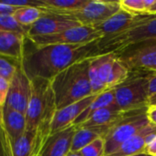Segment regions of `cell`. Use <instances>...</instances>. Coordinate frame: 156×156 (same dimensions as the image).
<instances>
[{
    "mask_svg": "<svg viewBox=\"0 0 156 156\" xmlns=\"http://www.w3.org/2000/svg\"><path fill=\"white\" fill-rule=\"evenodd\" d=\"M148 15H156V0H154V3L153 4V5L149 9Z\"/></svg>",
    "mask_w": 156,
    "mask_h": 156,
    "instance_id": "obj_36",
    "label": "cell"
},
{
    "mask_svg": "<svg viewBox=\"0 0 156 156\" xmlns=\"http://www.w3.org/2000/svg\"><path fill=\"white\" fill-rule=\"evenodd\" d=\"M26 37L27 36L19 33L0 31V56L21 63Z\"/></svg>",
    "mask_w": 156,
    "mask_h": 156,
    "instance_id": "obj_19",
    "label": "cell"
},
{
    "mask_svg": "<svg viewBox=\"0 0 156 156\" xmlns=\"http://www.w3.org/2000/svg\"><path fill=\"white\" fill-rule=\"evenodd\" d=\"M97 96L98 95H91L65 108L57 110L51 122L50 133H57L73 125L78 117L88 108Z\"/></svg>",
    "mask_w": 156,
    "mask_h": 156,
    "instance_id": "obj_15",
    "label": "cell"
},
{
    "mask_svg": "<svg viewBox=\"0 0 156 156\" xmlns=\"http://www.w3.org/2000/svg\"><path fill=\"white\" fill-rule=\"evenodd\" d=\"M120 9L121 5L119 1L90 0L81 9L69 14L73 16L80 25L93 27L106 21Z\"/></svg>",
    "mask_w": 156,
    "mask_h": 156,
    "instance_id": "obj_11",
    "label": "cell"
},
{
    "mask_svg": "<svg viewBox=\"0 0 156 156\" xmlns=\"http://www.w3.org/2000/svg\"><path fill=\"white\" fill-rule=\"evenodd\" d=\"M16 7H13L11 5H8L2 1H0V14H8L13 15V13L16 11Z\"/></svg>",
    "mask_w": 156,
    "mask_h": 156,
    "instance_id": "obj_33",
    "label": "cell"
},
{
    "mask_svg": "<svg viewBox=\"0 0 156 156\" xmlns=\"http://www.w3.org/2000/svg\"><path fill=\"white\" fill-rule=\"evenodd\" d=\"M129 75V69L113 52L101 54L90 60L89 79L94 95L114 89Z\"/></svg>",
    "mask_w": 156,
    "mask_h": 156,
    "instance_id": "obj_4",
    "label": "cell"
},
{
    "mask_svg": "<svg viewBox=\"0 0 156 156\" xmlns=\"http://www.w3.org/2000/svg\"><path fill=\"white\" fill-rule=\"evenodd\" d=\"M115 54L130 73L156 74V37L131 44Z\"/></svg>",
    "mask_w": 156,
    "mask_h": 156,
    "instance_id": "obj_6",
    "label": "cell"
},
{
    "mask_svg": "<svg viewBox=\"0 0 156 156\" xmlns=\"http://www.w3.org/2000/svg\"><path fill=\"white\" fill-rule=\"evenodd\" d=\"M150 15H135L124 9H120L116 14L101 24L93 27L101 35V38L114 37L133 27L145 20Z\"/></svg>",
    "mask_w": 156,
    "mask_h": 156,
    "instance_id": "obj_13",
    "label": "cell"
},
{
    "mask_svg": "<svg viewBox=\"0 0 156 156\" xmlns=\"http://www.w3.org/2000/svg\"><path fill=\"white\" fill-rule=\"evenodd\" d=\"M131 156H150V155H148L147 154H135V155H131Z\"/></svg>",
    "mask_w": 156,
    "mask_h": 156,
    "instance_id": "obj_39",
    "label": "cell"
},
{
    "mask_svg": "<svg viewBox=\"0 0 156 156\" xmlns=\"http://www.w3.org/2000/svg\"><path fill=\"white\" fill-rule=\"evenodd\" d=\"M31 99L26 112L27 131L35 135L40 153L46 139L50 134L51 122L57 106L50 80L35 78L31 80Z\"/></svg>",
    "mask_w": 156,
    "mask_h": 156,
    "instance_id": "obj_2",
    "label": "cell"
},
{
    "mask_svg": "<svg viewBox=\"0 0 156 156\" xmlns=\"http://www.w3.org/2000/svg\"><path fill=\"white\" fill-rule=\"evenodd\" d=\"M156 136V125L149 123L137 134L124 142L115 152L107 156H131L145 154L147 144Z\"/></svg>",
    "mask_w": 156,
    "mask_h": 156,
    "instance_id": "obj_16",
    "label": "cell"
},
{
    "mask_svg": "<svg viewBox=\"0 0 156 156\" xmlns=\"http://www.w3.org/2000/svg\"><path fill=\"white\" fill-rule=\"evenodd\" d=\"M156 94V74L152 75L149 81V96H154Z\"/></svg>",
    "mask_w": 156,
    "mask_h": 156,
    "instance_id": "obj_34",
    "label": "cell"
},
{
    "mask_svg": "<svg viewBox=\"0 0 156 156\" xmlns=\"http://www.w3.org/2000/svg\"><path fill=\"white\" fill-rule=\"evenodd\" d=\"M0 122H1V119H0Z\"/></svg>",
    "mask_w": 156,
    "mask_h": 156,
    "instance_id": "obj_40",
    "label": "cell"
},
{
    "mask_svg": "<svg viewBox=\"0 0 156 156\" xmlns=\"http://www.w3.org/2000/svg\"><path fill=\"white\" fill-rule=\"evenodd\" d=\"M9 84H10V80L0 77V119H1L2 110L6 102V98L9 90Z\"/></svg>",
    "mask_w": 156,
    "mask_h": 156,
    "instance_id": "obj_30",
    "label": "cell"
},
{
    "mask_svg": "<svg viewBox=\"0 0 156 156\" xmlns=\"http://www.w3.org/2000/svg\"><path fill=\"white\" fill-rule=\"evenodd\" d=\"M80 154L82 156H106L105 143L103 138H99L81 149Z\"/></svg>",
    "mask_w": 156,
    "mask_h": 156,
    "instance_id": "obj_28",
    "label": "cell"
},
{
    "mask_svg": "<svg viewBox=\"0 0 156 156\" xmlns=\"http://www.w3.org/2000/svg\"><path fill=\"white\" fill-rule=\"evenodd\" d=\"M154 37H156V15H150L145 20L122 34L101 38L99 48L102 53H115L131 44Z\"/></svg>",
    "mask_w": 156,
    "mask_h": 156,
    "instance_id": "obj_8",
    "label": "cell"
},
{
    "mask_svg": "<svg viewBox=\"0 0 156 156\" xmlns=\"http://www.w3.org/2000/svg\"><path fill=\"white\" fill-rule=\"evenodd\" d=\"M76 126L71 125L66 129L50 133L46 139L41 151L40 156H67L71 150L73 136Z\"/></svg>",
    "mask_w": 156,
    "mask_h": 156,
    "instance_id": "obj_14",
    "label": "cell"
},
{
    "mask_svg": "<svg viewBox=\"0 0 156 156\" xmlns=\"http://www.w3.org/2000/svg\"><path fill=\"white\" fill-rule=\"evenodd\" d=\"M21 63L12 58L0 56V77L11 80Z\"/></svg>",
    "mask_w": 156,
    "mask_h": 156,
    "instance_id": "obj_27",
    "label": "cell"
},
{
    "mask_svg": "<svg viewBox=\"0 0 156 156\" xmlns=\"http://www.w3.org/2000/svg\"><path fill=\"white\" fill-rule=\"evenodd\" d=\"M144 153L150 156H156V136L147 144Z\"/></svg>",
    "mask_w": 156,
    "mask_h": 156,
    "instance_id": "obj_31",
    "label": "cell"
},
{
    "mask_svg": "<svg viewBox=\"0 0 156 156\" xmlns=\"http://www.w3.org/2000/svg\"><path fill=\"white\" fill-rule=\"evenodd\" d=\"M148 108V107H147ZM144 110V109H143ZM141 111V110H139ZM122 112L116 103L95 112L89 120L82 124L76 127H112L115 123L126 118L127 116L136 112Z\"/></svg>",
    "mask_w": 156,
    "mask_h": 156,
    "instance_id": "obj_18",
    "label": "cell"
},
{
    "mask_svg": "<svg viewBox=\"0 0 156 156\" xmlns=\"http://www.w3.org/2000/svg\"><path fill=\"white\" fill-rule=\"evenodd\" d=\"M44 12V7H19L13 13V16L20 26L29 28L42 16Z\"/></svg>",
    "mask_w": 156,
    "mask_h": 156,
    "instance_id": "obj_23",
    "label": "cell"
},
{
    "mask_svg": "<svg viewBox=\"0 0 156 156\" xmlns=\"http://www.w3.org/2000/svg\"><path fill=\"white\" fill-rule=\"evenodd\" d=\"M115 104V96H114V90H107L103 93L99 94L95 100L88 106V108L78 117V119L74 122L73 125L74 126H79L80 124H82L83 122H85L87 120L90 119V117L97 111L113 105Z\"/></svg>",
    "mask_w": 156,
    "mask_h": 156,
    "instance_id": "obj_22",
    "label": "cell"
},
{
    "mask_svg": "<svg viewBox=\"0 0 156 156\" xmlns=\"http://www.w3.org/2000/svg\"><path fill=\"white\" fill-rule=\"evenodd\" d=\"M148 106H156V94L154 96H151L149 98V103Z\"/></svg>",
    "mask_w": 156,
    "mask_h": 156,
    "instance_id": "obj_37",
    "label": "cell"
},
{
    "mask_svg": "<svg viewBox=\"0 0 156 156\" xmlns=\"http://www.w3.org/2000/svg\"><path fill=\"white\" fill-rule=\"evenodd\" d=\"M27 38L35 47H43L48 45L87 44L101 39V35L94 27L81 25L56 34Z\"/></svg>",
    "mask_w": 156,
    "mask_h": 156,
    "instance_id": "obj_9",
    "label": "cell"
},
{
    "mask_svg": "<svg viewBox=\"0 0 156 156\" xmlns=\"http://www.w3.org/2000/svg\"><path fill=\"white\" fill-rule=\"evenodd\" d=\"M112 127H76L70 152L81 149L99 138H103Z\"/></svg>",
    "mask_w": 156,
    "mask_h": 156,
    "instance_id": "obj_21",
    "label": "cell"
},
{
    "mask_svg": "<svg viewBox=\"0 0 156 156\" xmlns=\"http://www.w3.org/2000/svg\"><path fill=\"white\" fill-rule=\"evenodd\" d=\"M90 0H43L45 8L65 14L81 9Z\"/></svg>",
    "mask_w": 156,
    "mask_h": 156,
    "instance_id": "obj_24",
    "label": "cell"
},
{
    "mask_svg": "<svg viewBox=\"0 0 156 156\" xmlns=\"http://www.w3.org/2000/svg\"><path fill=\"white\" fill-rule=\"evenodd\" d=\"M7 156H9V155H8V154H7Z\"/></svg>",
    "mask_w": 156,
    "mask_h": 156,
    "instance_id": "obj_41",
    "label": "cell"
},
{
    "mask_svg": "<svg viewBox=\"0 0 156 156\" xmlns=\"http://www.w3.org/2000/svg\"><path fill=\"white\" fill-rule=\"evenodd\" d=\"M44 9L45 12L42 16L29 27L27 37L48 36L81 26L80 23L69 14L51 11L45 7Z\"/></svg>",
    "mask_w": 156,
    "mask_h": 156,
    "instance_id": "obj_10",
    "label": "cell"
},
{
    "mask_svg": "<svg viewBox=\"0 0 156 156\" xmlns=\"http://www.w3.org/2000/svg\"><path fill=\"white\" fill-rule=\"evenodd\" d=\"M67 156H82L80 154V152H69V154Z\"/></svg>",
    "mask_w": 156,
    "mask_h": 156,
    "instance_id": "obj_38",
    "label": "cell"
},
{
    "mask_svg": "<svg viewBox=\"0 0 156 156\" xmlns=\"http://www.w3.org/2000/svg\"><path fill=\"white\" fill-rule=\"evenodd\" d=\"M38 156H40V155H38Z\"/></svg>",
    "mask_w": 156,
    "mask_h": 156,
    "instance_id": "obj_42",
    "label": "cell"
},
{
    "mask_svg": "<svg viewBox=\"0 0 156 156\" xmlns=\"http://www.w3.org/2000/svg\"><path fill=\"white\" fill-rule=\"evenodd\" d=\"M3 3L16 8L19 7H45L43 0H2Z\"/></svg>",
    "mask_w": 156,
    "mask_h": 156,
    "instance_id": "obj_29",
    "label": "cell"
},
{
    "mask_svg": "<svg viewBox=\"0 0 156 156\" xmlns=\"http://www.w3.org/2000/svg\"><path fill=\"white\" fill-rule=\"evenodd\" d=\"M4 137L6 147V153L9 156L39 155V150L37 145L36 137L32 133L26 131V133L19 139L12 143L8 142L5 134Z\"/></svg>",
    "mask_w": 156,
    "mask_h": 156,
    "instance_id": "obj_20",
    "label": "cell"
},
{
    "mask_svg": "<svg viewBox=\"0 0 156 156\" xmlns=\"http://www.w3.org/2000/svg\"><path fill=\"white\" fill-rule=\"evenodd\" d=\"M151 76L130 73L126 80L113 89L115 103L122 112H135L148 107Z\"/></svg>",
    "mask_w": 156,
    "mask_h": 156,
    "instance_id": "obj_5",
    "label": "cell"
},
{
    "mask_svg": "<svg viewBox=\"0 0 156 156\" xmlns=\"http://www.w3.org/2000/svg\"><path fill=\"white\" fill-rule=\"evenodd\" d=\"M31 80L27 76L20 66L10 80L9 90L5 107L26 115L31 99Z\"/></svg>",
    "mask_w": 156,
    "mask_h": 156,
    "instance_id": "obj_12",
    "label": "cell"
},
{
    "mask_svg": "<svg viewBox=\"0 0 156 156\" xmlns=\"http://www.w3.org/2000/svg\"><path fill=\"white\" fill-rule=\"evenodd\" d=\"M148 108L138 111L115 123L103 137L106 156L115 152L124 142L137 134L150 122L146 112Z\"/></svg>",
    "mask_w": 156,
    "mask_h": 156,
    "instance_id": "obj_7",
    "label": "cell"
},
{
    "mask_svg": "<svg viewBox=\"0 0 156 156\" xmlns=\"http://www.w3.org/2000/svg\"><path fill=\"white\" fill-rule=\"evenodd\" d=\"M119 2L122 9L135 15H147L154 0H121Z\"/></svg>",
    "mask_w": 156,
    "mask_h": 156,
    "instance_id": "obj_25",
    "label": "cell"
},
{
    "mask_svg": "<svg viewBox=\"0 0 156 156\" xmlns=\"http://www.w3.org/2000/svg\"><path fill=\"white\" fill-rule=\"evenodd\" d=\"M0 156H7L5 137H4V133H3L1 126H0Z\"/></svg>",
    "mask_w": 156,
    "mask_h": 156,
    "instance_id": "obj_35",
    "label": "cell"
},
{
    "mask_svg": "<svg viewBox=\"0 0 156 156\" xmlns=\"http://www.w3.org/2000/svg\"><path fill=\"white\" fill-rule=\"evenodd\" d=\"M28 29L29 28L20 26L14 18L13 15L0 14V31L16 32V33L27 36Z\"/></svg>",
    "mask_w": 156,
    "mask_h": 156,
    "instance_id": "obj_26",
    "label": "cell"
},
{
    "mask_svg": "<svg viewBox=\"0 0 156 156\" xmlns=\"http://www.w3.org/2000/svg\"><path fill=\"white\" fill-rule=\"evenodd\" d=\"M0 126L8 142H15L27 131L26 115L7 107H4L1 112Z\"/></svg>",
    "mask_w": 156,
    "mask_h": 156,
    "instance_id": "obj_17",
    "label": "cell"
},
{
    "mask_svg": "<svg viewBox=\"0 0 156 156\" xmlns=\"http://www.w3.org/2000/svg\"><path fill=\"white\" fill-rule=\"evenodd\" d=\"M99 40L87 44L35 47L26 37L21 68L30 80L41 78L51 80L70 66L103 54L99 48Z\"/></svg>",
    "mask_w": 156,
    "mask_h": 156,
    "instance_id": "obj_1",
    "label": "cell"
},
{
    "mask_svg": "<svg viewBox=\"0 0 156 156\" xmlns=\"http://www.w3.org/2000/svg\"><path fill=\"white\" fill-rule=\"evenodd\" d=\"M90 60L84 59L70 66L50 80L57 110L94 95L89 79Z\"/></svg>",
    "mask_w": 156,
    "mask_h": 156,
    "instance_id": "obj_3",
    "label": "cell"
},
{
    "mask_svg": "<svg viewBox=\"0 0 156 156\" xmlns=\"http://www.w3.org/2000/svg\"><path fill=\"white\" fill-rule=\"evenodd\" d=\"M146 114L149 122L156 125V106H148Z\"/></svg>",
    "mask_w": 156,
    "mask_h": 156,
    "instance_id": "obj_32",
    "label": "cell"
}]
</instances>
